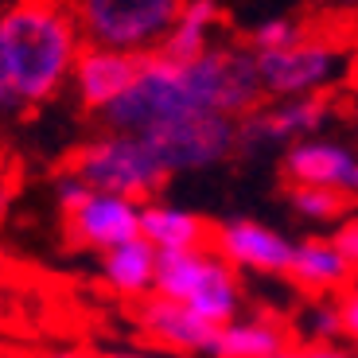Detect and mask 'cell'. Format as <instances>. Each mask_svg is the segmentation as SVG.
Wrapping results in <instances>:
<instances>
[{
	"mask_svg": "<svg viewBox=\"0 0 358 358\" xmlns=\"http://www.w3.org/2000/svg\"><path fill=\"white\" fill-rule=\"evenodd\" d=\"M0 43L20 106L59 98L82 55L71 0H12L0 12Z\"/></svg>",
	"mask_w": 358,
	"mask_h": 358,
	"instance_id": "6da1fadb",
	"label": "cell"
},
{
	"mask_svg": "<svg viewBox=\"0 0 358 358\" xmlns=\"http://www.w3.org/2000/svg\"><path fill=\"white\" fill-rule=\"evenodd\" d=\"M199 113H206V106L199 101L187 71L176 63H164L160 55H148V59H141L133 86L101 113V121H106V133L148 136L156 129L187 121V117Z\"/></svg>",
	"mask_w": 358,
	"mask_h": 358,
	"instance_id": "7a4b0ae2",
	"label": "cell"
},
{
	"mask_svg": "<svg viewBox=\"0 0 358 358\" xmlns=\"http://www.w3.org/2000/svg\"><path fill=\"white\" fill-rule=\"evenodd\" d=\"M183 0H71L74 24L86 47H106L133 59L160 51Z\"/></svg>",
	"mask_w": 358,
	"mask_h": 358,
	"instance_id": "3957f363",
	"label": "cell"
},
{
	"mask_svg": "<svg viewBox=\"0 0 358 358\" xmlns=\"http://www.w3.org/2000/svg\"><path fill=\"white\" fill-rule=\"evenodd\" d=\"M66 176H74L82 187L117 195L129 203H144L168 183V171L152 156V148L141 136L106 133L98 141H86L66 160Z\"/></svg>",
	"mask_w": 358,
	"mask_h": 358,
	"instance_id": "277c9868",
	"label": "cell"
},
{
	"mask_svg": "<svg viewBox=\"0 0 358 358\" xmlns=\"http://www.w3.org/2000/svg\"><path fill=\"white\" fill-rule=\"evenodd\" d=\"M265 98H323V90L350 74V51L335 39H300L285 51L253 55Z\"/></svg>",
	"mask_w": 358,
	"mask_h": 358,
	"instance_id": "5b68a950",
	"label": "cell"
},
{
	"mask_svg": "<svg viewBox=\"0 0 358 358\" xmlns=\"http://www.w3.org/2000/svg\"><path fill=\"white\" fill-rule=\"evenodd\" d=\"M195 86L199 101L206 106V113L218 117H245L250 109L261 106V82H257V63H253L250 47H210L203 59L183 66Z\"/></svg>",
	"mask_w": 358,
	"mask_h": 358,
	"instance_id": "8992f818",
	"label": "cell"
},
{
	"mask_svg": "<svg viewBox=\"0 0 358 358\" xmlns=\"http://www.w3.org/2000/svg\"><path fill=\"white\" fill-rule=\"evenodd\" d=\"M152 156L160 160V168L168 176L176 171H203L234 156V121L215 113H199L176 125H164L156 133L141 136Z\"/></svg>",
	"mask_w": 358,
	"mask_h": 358,
	"instance_id": "52a82bcc",
	"label": "cell"
},
{
	"mask_svg": "<svg viewBox=\"0 0 358 358\" xmlns=\"http://www.w3.org/2000/svg\"><path fill=\"white\" fill-rule=\"evenodd\" d=\"M63 215H66V242L78 245V250L109 253L113 245L141 238V203H129V199L86 191Z\"/></svg>",
	"mask_w": 358,
	"mask_h": 358,
	"instance_id": "ba28073f",
	"label": "cell"
},
{
	"mask_svg": "<svg viewBox=\"0 0 358 358\" xmlns=\"http://www.w3.org/2000/svg\"><path fill=\"white\" fill-rule=\"evenodd\" d=\"M210 250L234 268V273H285L292 261V242L280 230L253 218H226L210 230Z\"/></svg>",
	"mask_w": 358,
	"mask_h": 358,
	"instance_id": "9c48e42d",
	"label": "cell"
},
{
	"mask_svg": "<svg viewBox=\"0 0 358 358\" xmlns=\"http://www.w3.org/2000/svg\"><path fill=\"white\" fill-rule=\"evenodd\" d=\"M288 187H323V191H339L350 199V183H355L358 171V152L347 148L339 141H296L285 148V160H280Z\"/></svg>",
	"mask_w": 358,
	"mask_h": 358,
	"instance_id": "30bf717a",
	"label": "cell"
},
{
	"mask_svg": "<svg viewBox=\"0 0 358 358\" xmlns=\"http://www.w3.org/2000/svg\"><path fill=\"white\" fill-rule=\"evenodd\" d=\"M136 327L148 343L176 350V355H210L218 335V327H210L191 308L164 300V296H144L136 304Z\"/></svg>",
	"mask_w": 358,
	"mask_h": 358,
	"instance_id": "8fae6325",
	"label": "cell"
},
{
	"mask_svg": "<svg viewBox=\"0 0 358 358\" xmlns=\"http://www.w3.org/2000/svg\"><path fill=\"white\" fill-rule=\"evenodd\" d=\"M136 71H141V59H133V55L82 43V55H78L74 74H71L74 98H78V106L86 109V113L101 117L129 86H133Z\"/></svg>",
	"mask_w": 358,
	"mask_h": 358,
	"instance_id": "7c38bea8",
	"label": "cell"
},
{
	"mask_svg": "<svg viewBox=\"0 0 358 358\" xmlns=\"http://www.w3.org/2000/svg\"><path fill=\"white\" fill-rule=\"evenodd\" d=\"M141 238L156 253H187L210 242V230L199 215L171 203H141Z\"/></svg>",
	"mask_w": 358,
	"mask_h": 358,
	"instance_id": "4fadbf2b",
	"label": "cell"
},
{
	"mask_svg": "<svg viewBox=\"0 0 358 358\" xmlns=\"http://www.w3.org/2000/svg\"><path fill=\"white\" fill-rule=\"evenodd\" d=\"M215 24H218V0H183L179 20L171 24L168 39L160 43L156 55L176 66L195 63L215 47Z\"/></svg>",
	"mask_w": 358,
	"mask_h": 358,
	"instance_id": "5bb4252c",
	"label": "cell"
},
{
	"mask_svg": "<svg viewBox=\"0 0 358 358\" xmlns=\"http://www.w3.org/2000/svg\"><path fill=\"white\" fill-rule=\"evenodd\" d=\"M285 277H292L308 292H339V288H350L355 265L335 250V242L312 238V242L292 245V261H288Z\"/></svg>",
	"mask_w": 358,
	"mask_h": 358,
	"instance_id": "9a60e30c",
	"label": "cell"
},
{
	"mask_svg": "<svg viewBox=\"0 0 358 358\" xmlns=\"http://www.w3.org/2000/svg\"><path fill=\"white\" fill-rule=\"evenodd\" d=\"M98 273H101V280H106L109 292L141 304L144 296H152L156 250L144 242V238H133V242H125V245H113L109 253H101Z\"/></svg>",
	"mask_w": 358,
	"mask_h": 358,
	"instance_id": "2e32d148",
	"label": "cell"
},
{
	"mask_svg": "<svg viewBox=\"0 0 358 358\" xmlns=\"http://www.w3.org/2000/svg\"><path fill=\"white\" fill-rule=\"evenodd\" d=\"M288 347V331L268 315H238L218 327L210 358H265Z\"/></svg>",
	"mask_w": 358,
	"mask_h": 358,
	"instance_id": "e0dca14e",
	"label": "cell"
},
{
	"mask_svg": "<svg viewBox=\"0 0 358 358\" xmlns=\"http://www.w3.org/2000/svg\"><path fill=\"white\" fill-rule=\"evenodd\" d=\"M183 308H191L210 327H226L230 320L242 315V285H238V273L215 253V265L206 268V277L199 280V288L187 296Z\"/></svg>",
	"mask_w": 358,
	"mask_h": 358,
	"instance_id": "ac0fdd59",
	"label": "cell"
},
{
	"mask_svg": "<svg viewBox=\"0 0 358 358\" xmlns=\"http://www.w3.org/2000/svg\"><path fill=\"white\" fill-rule=\"evenodd\" d=\"M215 265V250H187V253H156V277H152V296L187 304V296L199 288L206 268Z\"/></svg>",
	"mask_w": 358,
	"mask_h": 358,
	"instance_id": "d6986e66",
	"label": "cell"
},
{
	"mask_svg": "<svg viewBox=\"0 0 358 358\" xmlns=\"http://www.w3.org/2000/svg\"><path fill=\"white\" fill-rule=\"evenodd\" d=\"M350 199L339 195V191H323V187H288V206L296 215L312 218V222H331V218H343Z\"/></svg>",
	"mask_w": 358,
	"mask_h": 358,
	"instance_id": "ffe728a7",
	"label": "cell"
},
{
	"mask_svg": "<svg viewBox=\"0 0 358 358\" xmlns=\"http://www.w3.org/2000/svg\"><path fill=\"white\" fill-rule=\"evenodd\" d=\"M304 39V27L288 16H273V20H261L250 36V51L253 55H265V51H285V47L300 43Z\"/></svg>",
	"mask_w": 358,
	"mask_h": 358,
	"instance_id": "44dd1931",
	"label": "cell"
},
{
	"mask_svg": "<svg viewBox=\"0 0 358 358\" xmlns=\"http://www.w3.org/2000/svg\"><path fill=\"white\" fill-rule=\"evenodd\" d=\"M300 323H304V331H308V339H312V343H331L335 335H343L339 331V312H335L331 300L304 308V312H300Z\"/></svg>",
	"mask_w": 358,
	"mask_h": 358,
	"instance_id": "7402d4cb",
	"label": "cell"
},
{
	"mask_svg": "<svg viewBox=\"0 0 358 358\" xmlns=\"http://www.w3.org/2000/svg\"><path fill=\"white\" fill-rule=\"evenodd\" d=\"M335 312H339V331L350 335V339L358 343V285H350L347 292L339 296Z\"/></svg>",
	"mask_w": 358,
	"mask_h": 358,
	"instance_id": "603a6c76",
	"label": "cell"
},
{
	"mask_svg": "<svg viewBox=\"0 0 358 358\" xmlns=\"http://www.w3.org/2000/svg\"><path fill=\"white\" fill-rule=\"evenodd\" d=\"M331 242H335V250H339L343 257H347L350 265H355V273H358V218L343 222V226H339V234H335Z\"/></svg>",
	"mask_w": 358,
	"mask_h": 358,
	"instance_id": "cb8c5ba5",
	"label": "cell"
},
{
	"mask_svg": "<svg viewBox=\"0 0 358 358\" xmlns=\"http://www.w3.org/2000/svg\"><path fill=\"white\" fill-rule=\"evenodd\" d=\"M16 90H12V74H8V59H4V43H0V113H16Z\"/></svg>",
	"mask_w": 358,
	"mask_h": 358,
	"instance_id": "d4e9b609",
	"label": "cell"
},
{
	"mask_svg": "<svg viewBox=\"0 0 358 358\" xmlns=\"http://www.w3.org/2000/svg\"><path fill=\"white\" fill-rule=\"evenodd\" d=\"M296 358H355V355L335 347V343H308V347H296Z\"/></svg>",
	"mask_w": 358,
	"mask_h": 358,
	"instance_id": "484cf974",
	"label": "cell"
},
{
	"mask_svg": "<svg viewBox=\"0 0 358 358\" xmlns=\"http://www.w3.org/2000/svg\"><path fill=\"white\" fill-rule=\"evenodd\" d=\"M36 358H94L90 350H43V355H36Z\"/></svg>",
	"mask_w": 358,
	"mask_h": 358,
	"instance_id": "4316f807",
	"label": "cell"
},
{
	"mask_svg": "<svg viewBox=\"0 0 358 358\" xmlns=\"http://www.w3.org/2000/svg\"><path fill=\"white\" fill-rule=\"evenodd\" d=\"M109 358H156V355H148V350H113Z\"/></svg>",
	"mask_w": 358,
	"mask_h": 358,
	"instance_id": "83f0119b",
	"label": "cell"
},
{
	"mask_svg": "<svg viewBox=\"0 0 358 358\" xmlns=\"http://www.w3.org/2000/svg\"><path fill=\"white\" fill-rule=\"evenodd\" d=\"M4 215H8V191L0 187V222H4Z\"/></svg>",
	"mask_w": 358,
	"mask_h": 358,
	"instance_id": "f1b7e54d",
	"label": "cell"
},
{
	"mask_svg": "<svg viewBox=\"0 0 358 358\" xmlns=\"http://www.w3.org/2000/svg\"><path fill=\"white\" fill-rule=\"evenodd\" d=\"M265 358H296V347H285V350H277V355H265Z\"/></svg>",
	"mask_w": 358,
	"mask_h": 358,
	"instance_id": "f546056e",
	"label": "cell"
},
{
	"mask_svg": "<svg viewBox=\"0 0 358 358\" xmlns=\"http://www.w3.org/2000/svg\"><path fill=\"white\" fill-rule=\"evenodd\" d=\"M331 4H339V8H355V12H358V0H331Z\"/></svg>",
	"mask_w": 358,
	"mask_h": 358,
	"instance_id": "4dcf8cb0",
	"label": "cell"
},
{
	"mask_svg": "<svg viewBox=\"0 0 358 358\" xmlns=\"http://www.w3.org/2000/svg\"><path fill=\"white\" fill-rule=\"evenodd\" d=\"M358 195V171H355V183H350V199Z\"/></svg>",
	"mask_w": 358,
	"mask_h": 358,
	"instance_id": "1f68e13d",
	"label": "cell"
},
{
	"mask_svg": "<svg viewBox=\"0 0 358 358\" xmlns=\"http://www.w3.org/2000/svg\"><path fill=\"white\" fill-rule=\"evenodd\" d=\"M355 117H358V106H355Z\"/></svg>",
	"mask_w": 358,
	"mask_h": 358,
	"instance_id": "d6a6232c",
	"label": "cell"
}]
</instances>
